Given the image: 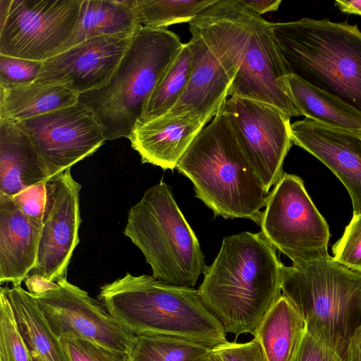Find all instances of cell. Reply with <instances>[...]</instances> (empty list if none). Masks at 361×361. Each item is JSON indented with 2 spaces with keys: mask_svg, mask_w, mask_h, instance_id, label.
<instances>
[{
  "mask_svg": "<svg viewBox=\"0 0 361 361\" xmlns=\"http://www.w3.org/2000/svg\"><path fill=\"white\" fill-rule=\"evenodd\" d=\"M283 265L261 231L226 236L203 273L199 295L226 333L254 336L282 295Z\"/></svg>",
  "mask_w": 361,
  "mask_h": 361,
  "instance_id": "1",
  "label": "cell"
},
{
  "mask_svg": "<svg viewBox=\"0 0 361 361\" xmlns=\"http://www.w3.org/2000/svg\"><path fill=\"white\" fill-rule=\"evenodd\" d=\"M255 14L240 0H217L189 23L191 77L181 97L163 116L207 124L219 114L239 70Z\"/></svg>",
  "mask_w": 361,
  "mask_h": 361,
  "instance_id": "2",
  "label": "cell"
},
{
  "mask_svg": "<svg viewBox=\"0 0 361 361\" xmlns=\"http://www.w3.org/2000/svg\"><path fill=\"white\" fill-rule=\"evenodd\" d=\"M98 299L113 317L136 335L181 338L212 348L227 341L221 323L194 288L127 273L102 286Z\"/></svg>",
  "mask_w": 361,
  "mask_h": 361,
  "instance_id": "3",
  "label": "cell"
},
{
  "mask_svg": "<svg viewBox=\"0 0 361 361\" xmlns=\"http://www.w3.org/2000/svg\"><path fill=\"white\" fill-rule=\"evenodd\" d=\"M215 216L260 224L268 192L221 111L203 128L176 168Z\"/></svg>",
  "mask_w": 361,
  "mask_h": 361,
  "instance_id": "4",
  "label": "cell"
},
{
  "mask_svg": "<svg viewBox=\"0 0 361 361\" xmlns=\"http://www.w3.org/2000/svg\"><path fill=\"white\" fill-rule=\"evenodd\" d=\"M289 73L361 113V32L357 25L304 18L272 23Z\"/></svg>",
  "mask_w": 361,
  "mask_h": 361,
  "instance_id": "5",
  "label": "cell"
},
{
  "mask_svg": "<svg viewBox=\"0 0 361 361\" xmlns=\"http://www.w3.org/2000/svg\"><path fill=\"white\" fill-rule=\"evenodd\" d=\"M183 45L166 28L141 26L109 82L79 95L78 102L93 113L106 140L129 137Z\"/></svg>",
  "mask_w": 361,
  "mask_h": 361,
  "instance_id": "6",
  "label": "cell"
},
{
  "mask_svg": "<svg viewBox=\"0 0 361 361\" xmlns=\"http://www.w3.org/2000/svg\"><path fill=\"white\" fill-rule=\"evenodd\" d=\"M281 291L302 317L306 332L348 361L350 340L361 326V273L319 258L281 269Z\"/></svg>",
  "mask_w": 361,
  "mask_h": 361,
  "instance_id": "7",
  "label": "cell"
},
{
  "mask_svg": "<svg viewBox=\"0 0 361 361\" xmlns=\"http://www.w3.org/2000/svg\"><path fill=\"white\" fill-rule=\"evenodd\" d=\"M123 233L142 252L152 276L163 282L193 288L207 267L195 233L163 181L129 209Z\"/></svg>",
  "mask_w": 361,
  "mask_h": 361,
  "instance_id": "8",
  "label": "cell"
},
{
  "mask_svg": "<svg viewBox=\"0 0 361 361\" xmlns=\"http://www.w3.org/2000/svg\"><path fill=\"white\" fill-rule=\"evenodd\" d=\"M259 226L268 242L293 267L329 255V226L298 176L283 172L268 195Z\"/></svg>",
  "mask_w": 361,
  "mask_h": 361,
  "instance_id": "9",
  "label": "cell"
},
{
  "mask_svg": "<svg viewBox=\"0 0 361 361\" xmlns=\"http://www.w3.org/2000/svg\"><path fill=\"white\" fill-rule=\"evenodd\" d=\"M82 0H12L0 25V55L44 62L60 53L77 25Z\"/></svg>",
  "mask_w": 361,
  "mask_h": 361,
  "instance_id": "10",
  "label": "cell"
},
{
  "mask_svg": "<svg viewBox=\"0 0 361 361\" xmlns=\"http://www.w3.org/2000/svg\"><path fill=\"white\" fill-rule=\"evenodd\" d=\"M226 116L266 190L278 182L292 144L290 118L271 104L239 97L227 98Z\"/></svg>",
  "mask_w": 361,
  "mask_h": 361,
  "instance_id": "11",
  "label": "cell"
},
{
  "mask_svg": "<svg viewBox=\"0 0 361 361\" xmlns=\"http://www.w3.org/2000/svg\"><path fill=\"white\" fill-rule=\"evenodd\" d=\"M32 295L59 338L71 334L130 353L137 335L113 317L99 300L66 277L45 291Z\"/></svg>",
  "mask_w": 361,
  "mask_h": 361,
  "instance_id": "12",
  "label": "cell"
},
{
  "mask_svg": "<svg viewBox=\"0 0 361 361\" xmlns=\"http://www.w3.org/2000/svg\"><path fill=\"white\" fill-rule=\"evenodd\" d=\"M15 123L30 138L51 178L92 155L106 141L93 113L79 102Z\"/></svg>",
  "mask_w": 361,
  "mask_h": 361,
  "instance_id": "13",
  "label": "cell"
},
{
  "mask_svg": "<svg viewBox=\"0 0 361 361\" xmlns=\"http://www.w3.org/2000/svg\"><path fill=\"white\" fill-rule=\"evenodd\" d=\"M45 185L46 204L37 260L30 276L56 282L65 278L73 251L80 242L81 185L73 178L68 169L49 179Z\"/></svg>",
  "mask_w": 361,
  "mask_h": 361,
  "instance_id": "14",
  "label": "cell"
},
{
  "mask_svg": "<svg viewBox=\"0 0 361 361\" xmlns=\"http://www.w3.org/2000/svg\"><path fill=\"white\" fill-rule=\"evenodd\" d=\"M288 74L272 23L255 14L241 63L228 97L247 98L271 104L290 118L301 116L288 92Z\"/></svg>",
  "mask_w": 361,
  "mask_h": 361,
  "instance_id": "15",
  "label": "cell"
},
{
  "mask_svg": "<svg viewBox=\"0 0 361 361\" xmlns=\"http://www.w3.org/2000/svg\"><path fill=\"white\" fill-rule=\"evenodd\" d=\"M134 35L97 37L68 48L42 62L34 83L60 85L78 95L102 88L115 73Z\"/></svg>",
  "mask_w": 361,
  "mask_h": 361,
  "instance_id": "16",
  "label": "cell"
},
{
  "mask_svg": "<svg viewBox=\"0 0 361 361\" xmlns=\"http://www.w3.org/2000/svg\"><path fill=\"white\" fill-rule=\"evenodd\" d=\"M293 143L326 165L348 190L353 215L361 214V135L305 118L290 125Z\"/></svg>",
  "mask_w": 361,
  "mask_h": 361,
  "instance_id": "17",
  "label": "cell"
},
{
  "mask_svg": "<svg viewBox=\"0 0 361 361\" xmlns=\"http://www.w3.org/2000/svg\"><path fill=\"white\" fill-rule=\"evenodd\" d=\"M42 223L22 211L13 197L0 195V283L18 286L35 268Z\"/></svg>",
  "mask_w": 361,
  "mask_h": 361,
  "instance_id": "18",
  "label": "cell"
},
{
  "mask_svg": "<svg viewBox=\"0 0 361 361\" xmlns=\"http://www.w3.org/2000/svg\"><path fill=\"white\" fill-rule=\"evenodd\" d=\"M205 125L200 119L161 116L137 123L128 139L142 163L173 170Z\"/></svg>",
  "mask_w": 361,
  "mask_h": 361,
  "instance_id": "19",
  "label": "cell"
},
{
  "mask_svg": "<svg viewBox=\"0 0 361 361\" xmlns=\"http://www.w3.org/2000/svg\"><path fill=\"white\" fill-rule=\"evenodd\" d=\"M50 178L27 133L15 122L0 119V195L13 197Z\"/></svg>",
  "mask_w": 361,
  "mask_h": 361,
  "instance_id": "20",
  "label": "cell"
},
{
  "mask_svg": "<svg viewBox=\"0 0 361 361\" xmlns=\"http://www.w3.org/2000/svg\"><path fill=\"white\" fill-rule=\"evenodd\" d=\"M141 26L134 0H82L75 31L61 51L97 37L132 36Z\"/></svg>",
  "mask_w": 361,
  "mask_h": 361,
  "instance_id": "21",
  "label": "cell"
},
{
  "mask_svg": "<svg viewBox=\"0 0 361 361\" xmlns=\"http://www.w3.org/2000/svg\"><path fill=\"white\" fill-rule=\"evenodd\" d=\"M11 307L18 331L30 353L44 361H68L32 295L21 286L1 287Z\"/></svg>",
  "mask_w": 361,
  "mask_h": 361,
  "instance_id": "22",
  "label": "cell"
},
{
  "mask_svg": "<svg viewBox=\"0 0 361 361\" xmlns=\"http://www.w3.org/2000/svg\"><path fill=\"white\" fill-rule=\"evenodd\" d=\"M306 333L305 322L283 295L269 310L254 336L268 361H293Z\"/></svg>",
  "mask_w": 361,
  "mask_h": 361,
  "instance_id": "23",
  "label": "cell"
},
{
  "mask_svg": "<svg viewBox=\"0 0 361 361\" xmlns=\"http://www.w3.org/2000/svg\"><path fill=\"white\" fill-rule=\"evenodd\" d=\"M78 97L60 85L32 82L0 86V119L13 122L30 119L75 104Z\"/></svg>",
  "mask_w": 361,
  "mask_h": 361,
  "instance_id": "24",
  "label": "cell"
},
{
  "mask_svg": "<svg viewBox=\"0 0 361 361\" xmlns=\"http://www.w3.org/2000/svg\"><path fill=\"white\" fill-rule=\"evenodd\" d=\"M286 82L300 115L329 127L361 135V113L293 74L286 76Z\"/></svg>",
  "mask_w": 361,
  "mask_h": 361,
  "instance_id": "25",
  "label": "cell"
},
{
  "mask_svg": "<svg viewBox=\"0 0 361 361\" xmlns=\"http://www.w3.org/2000/svg\"><path fill=\"white\" fill-rule=\"evenodd\" d=\"M192 61V51L188 42L183 44L177 56L153 91L137 123L160 117L176 105L190 81Z\"/></svg>",
  "mask_w": 361,
  "mask_h": 361,
  "instance_id": "26",
  "label": "cell"
},
{
  "mask_svg": "<svg viewBox=\"0 0 361 361\" xmlns=\"http://www.w3.org/2000/svg\"><path fill=\"white\" fill-rule=\"evenodd\" d=\"M213 348L195 341L162 335H137L130 361H199Z\"/></svg>",
  "mask_w": 361,
  "mask_h": 361,
  "instance_id": "27",
  "label": "cell"
},
{
  "mask_svg": "<svg viewBox=\"0 0 361 361\" xmlns=\"http://www.w3.org/2000/svg\"><path fill=\"white\" fill-rule=\"evenodd\" d=\"M217 0H134L142 26L166 29L190 23Z\"/></svg>",
  "mask_w": 361,
  "mask_h": 361,
  "instance_id": "28",
  "label": "cell"
},
{
  "mask_svg": "<svg viewBox=\"0 0 361 361\" xmlns=\"http://www.w3.org/2000/svg\"><path fill=\"white\" fill-rule=\"evenodd\" d=\"M0 361H32L6 295L0 291Z\"/></svg>",
  "mask_w": 361,
  "mask_h": 361,
  "instance_id": "29",
  "label": "cell"
},
{
  "mask_svg": "<svg viewBox=\"0 0 361 361\" xmlns=\"http://www.w3.org/2000/svg\"><path fill=\"white\" fill-rule=\"evenodd\" d=\"M60 341L68 361H130L129 354L67 334Z\"/></svg>",
  "mask_w": 361,
  "mask_h": 361,
  "instance_id": "30",
  "label": "cell"
},
{
  "mask_svg": "<svg viewBox=\"0 0 361 361\" xmlns=\"http://www.w3.org/2000/svg\"><path fill=\"white\" fill-rule=\"evenodd\" d=\"M332 251L335 261L361 273V214L353 216Z\"/></svg>",
  "mask_w": 361,
  "mask_h": 361,
  "instance_id": "31",
  "label": "cell"
},
{
  "mask_svg": "<svg viewBox=\"0 0 361 361\" xmlns=\"http://www.w3.org/2000/svg\"><path fill=\"white\" fill-rule=\"evenodd\" d=\"M42 62L0 55V86L32 83Z\"/></svg>",
  "mask_w": 361,
  "mask_h": 361,
  "instance_id": "32",
  "label": "cell"
},
{
  "mask_svg": "<svg viewBox=\"0 0 361 361\" xmlns=\"http://www.w3.org/2000/svg\"><path fill=\"white\" fill-rule=\"evenodd\" d=\"M213 349L219 353L223 361H268L262 345L256 336L246 343L227 341Z\"/></svg>",
  "mask_w": 361,
  "mask_h": 361,
  "instance_id": "33",
  "label": "cell"
},
{
  "mask_svg": "<svg viewBox=\"0 0 361 361\" xmlns=\"http://www.w3.org/2000/svg\"><path fill=\"white\" fill-rule=\"evenodd\" d=\"M45 184L32 186L13 197L25 214L41 223L46 204Z\"/></svg>",
  "mask_w": 361,
  "mask_h": 361,
  "instance_id": "34",
  "label": "cell"
},
{
  "mask_svg": "<svg viewBox=\"0 0 361 361\" xmlns=\"http://www.w3.org/2000/svg\"><path fill=\"white\" fill-rule=\"evenodd\" d=\"M293 361H344L332 348L305 333Z\"/></svg>",
  "mask_w": 361,
  "mask_h": 361,
  "instance_id": "35",
  "label": "cell"
},
{
  "mask_svg": "<svg viewBox=\"0 0 361 361\" xmlns=\"http://www.w3.org/2000/svg\"><path fill=\"white\" fill-rule=\"evenodd\" d=\"M241 3L262 16L263 14L276 11L279 8L281 0H240Z\"/></svg>",
  "mask_w": 361,
  "mask_h": 361,
  "instance_id": "36",
  "label": "cell"
},
{
  "mask_svg": "<svg viewBox=\"0 0 361 361\" xmlns=\"http://www.w3.org/2000/svg\"><path fill=\"white\" fill-rule=\"evenodd\" d=\"M348 361H361V326L350 340Z\"/></svg>",
  "mask_w": 361,
  "mask_h": 361,
  "instance_id": "37",
  "label": "cell"
},
{
  "mask_svg": "<svg viewBox=\"0 0 361 361\" xmlns=\"http://www.w3.org/2000/svg\"><path fill=\"white\" fill-rule=\"evenodd\" d=\"M335 6L345 13L361 16V0H337L335 1Z\"/></svg>",
  "mask_w": 361,
  "mask_h": 361,
  "instance_id": "38",
  "label": "cell"
},
{
  "mask_svg": "<svg viewBox=\"0 0 361 361\" xmlns=\"http://www.w3.org/2000/svg\"><path fill=\"white\" fill-rule=\"evenodd\" d=\"M12 0H0V25L6 20Z\"/></svg>",
  "mask_w": 361,
  "mask_h": 361,
  "instance_id": "39",
  "label": "cell"
},
{
  "mask_svg": "<svg viewBox=\"0 0 361 361\" xmlns=\"http://www.w3.org/2000/svg\"><path fill=\"white\" fill-rule=\"evenodd\" d=\"M199 361H223L221 356L214 349L202 357Z\"/></svg>",
  "mask_w": 361,
  "mask_h": 361,
  "instance_id": "40",
  "label": "cell"
},
{
  "mask_svg": "<svg viewBox=\"0 0 361 361\" xmlns=\"http://www.w3.org/2000/svg\"><path fill=\"white\" fill-rule=\"evenodd\" d=\"M32 361H44L40 356L37 355H32Z\"/></svg>",
  "mask_w": 361,
  "mask_h": 361,
  "instance_id": "41",
  "label": "cell"
}]
</instances>
